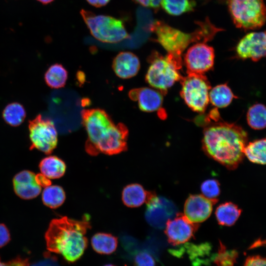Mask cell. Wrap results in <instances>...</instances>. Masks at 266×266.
Returning <instances> with one entry per match:
<instances>
[{"label":"cell","mask_w":266,"mask_h":266,"mask_svg":"<svg viewBox=\"0 0 266 266\" xmlns=\"http://www.w3.org/2000/svg\"><path fill=\"white\" fill-rule=\"evenodd\" d=\"M210 123L203 130L202 148L206 155L228 169H236L242 161L247 145V133L234 123L218 121L219 113L213 110Z\"/></svg>","instance_id":"obj_1"},{"label":"cell","mask_w":266,"mask_h":266,"mask_svg":"<svg viewBox=\"0 0 266 266\" xmlns=\"http://www.w3.org/2000/svg\"><path fill=\"white\" fill-rule=\"evenodd\" d=\"M81 115L88 135L85 150L89 154L112 155L127 150L129 131L125 124H115L109 115L100 108L83 109Z\"/></svg>","instance_id":"obj_2"},{"label":"cell","mask_w":266,"mask_h":266,"mask_svg":"<svg viewBox=\"0 0 266 266\" xmlns=\"http://www.w3.org/2000/svg\"><path fill=\"white\" fill-rule=\"evenodd\" d=\"M91 228L88 217L75 220L63 217L53 219L45 234L47 249L69 263L79 260L87 248L86 234Z\"/></svg>","instance_id":"obj_3"},{"label":"cell","mask_w":266,"mask_h":266,"mask_svg":"<svg viewBox=\"0 0 266 266\" xmlns=\"http://www.w3.org/2000/svg\"><path fill=\"white\" fill-rule=\"evenodd\" d=\"M198 27L193 32L187 33L173 28L162 21L151 24L150 29L156 34L155 40L175 57L181 58L184 50L193 42H204L212 39L218 29L209 20L198 23Z\"/></svg>","instance_id":"obj_4"},{"label":"cell","mask_w":266,"mask_h":266,"mask_svg":"<svg viewBox=\"0 0 266 266\" xmlns=\"http://www.w3.org/2000/svg\"><path fill=\"white\" fill-rule=\"evenodd\" d=\"M150 65L145 75L146 81L165 94L167 90L182 76L179 72L182 59L167 53L163 56L153 52L148 58Z\"/></svg>","instance_id":"obj_5"},{"label":"cell","mask_w":266,"mask_h":266,"mask_svg":"<svg viewBox=\"0 0 266 266\" xmlns=\"http://www.w3.org/2000/svg\"><path fill=\"white\" fill-rule=\"evenodd\" d=\"M80 13L91 34L97 40L115 43L130 38L122 20L113 17L96 15L82 9Z\"/></svg>","instance_id":"obj_6"},{"label":"cell","mask_w":266,"mask_h":266,"mask_svg":"<svg viewBox=\"0 0 266 266\" xmlns=\"http://www.w3.org/2000/svg\"><path fill=\"white\" fill-rule=\"evenodd\" d=\"M235 26L244 30L259 29L266 22L265 0H226Z\"/></svg>","instance_id":"obj_7"},{"label":"cell","mask_w":266,"mask_h":266,"mask_svg":"<svg viewBox=\"0 0 266 266\" xmlns=\"http://www.w3.org/2000/svg\"><path fill=\"white\" fill-rule=\"evenodd\" d=\"M180 95L187 105L193 110L203 113L209 101L211 86L204 74L189 73L180 80Z\"/></svg>","instance_id":"obj_8"},{"label":"cell","mask_w":266,"mask_h":266,"mask_svg":"<svg viewBox=\"0 0 266 266\" xmlns=\"http://www.w3.org/2000/svg\"><path fill=\"white\" fill-rule=\"evenodd\" d=\"M30 150L34 148L46 154H51L58 143V133L53 122L41 114L29 122Z\"/></svg>","instance_id":"obj_9"},{"label":"cell","mask_w":266,"mask_h":266,"mask_svg":"<svg viewBox=\"0 0 266 266\" xmlns=\"http://www.w3.org/2000/svg\"><path fill=\"white\" fill-rule=\"evenodd\" d=\"M213 48L204 42H198L191 46L184 56L187 73L204 74L214 65Z\"/></svg>","instance_id":"obj_10"},{"label":"cell","mask_w":266,"mask_h":266,"mask_svg":"<svg viewBox=\"0 0 266 266\" xmlns=\"http://www.w3.org/2000/svg\"><path fill=\"white\" fill-rule=\"evenodd\" d=\"M145 218L147 223L156 229H163L167 221L173 218L178 213L174 203L156 194L146 202Z\"/></svg>","instance_id":"obj_11"},{"label":"cell","mask_w":266,"mask_h":266,"mask_svg":"<svg viewBox=\"0 0 266 266\" xmlns=\"http://www.w3.org/2000/svg\"><path fill=\"white\" fill-rule=\"evenodd\" d=\"M199 227V224L192 222L184 214L177 213L167 221L165 232L168 242L177 246L188 242L194 236Z\"/></svg>","instance_id":"obj_12"},{"label":"cell","mask_w":266,"mask_h":266,"mask_svg":"<svg viewBox=\"0 0 266 266\" xmlns=\"http://www.w3.org/2000/svg\"><path fill=\"white\" fill-rule=\"evenodd\" d=\"M236 52L240 59L254 62L266 57V31L247 33L237 43Z\"/></svg>","instance_id":"obj_13"},{"label":"cell","mask_w":266,"mask_h":266,"mask_svg":"<svg viewBox=\"0 0 266 266\" xmlns=\"http://www.w3.org/2000/svg\"><path fill=\"white\" fill-rule=\"evenodd\" d=\"M218 200L209 199L201 195H190L184 206L185 216L192 222L198 224L211 215L213 206Z\"/></svg>","instance_id":"obj_14"},{"label":"cell","mask_w":266,"mask_h":266,"mask_svg":"<svg viewBox=\"0 0 266 266\" xmlns=\"http://www.w3.org/2000/svg\"><path fill=\"white\" fill-rule=\"evenodd\" d=\"M129 98L138 102L139 109L145 112L158 110L163 103V94L148 87L133 89L129 92Z\"/></svg>","instance_id":"obj_15"},{"label":"cell","mask_w":266,"mask_h":266,"mask_svg":"<svg viewBox=\"0 0 266 266\" xmlns=\"http://www.w3.org/2000/svg\"><path fill=\"white\" fill-rule=\"evenodd\" d=\"M13 184L15 194L25 200L36 198L41 191V187L36 181L35 174L30 170H24L16 174Z\"/></svg>","instance_id":"obj_16"},{"label":"cell","mask_w":266,"mask_h":266,"mask_svg":"<svg viewBox=\"0 0 266 266\" xmlns=\"http://www.w3.org/2000/svg\"><path fill=\"white\" fill-rule=\"evenodd\" d=\"M112 67L118 77L122 79H129L137 74L140 64L138 58L134 54L123 51L115 57Z\"/></svg>","instance_id":"obj_17"},{"label":"cell","mask_w":266,"mask_h":266,"mask_svg":"<svg viewBox=\"0 0 266 266\" xmlns=\"http://www.w3.org/2000/svg\"><path fill=\"white\" fill-rule=\"evenodd\" d=\"M155 193L146 191L137 183L129 184L123 190L122 199L124 204L129 207H137L146 203Z\"/></svg>","instance_id":"obj_18"},{"label":"cell","mask_w":266,"mask_h":266,"mask_svg":"<svg viewBox=\"0 0 266 266\" xmlns=\"http://www.w3.org/2000/svg\"><path fill=\"white\" fill-rule=\"evenodd\" d=\"M94 250L100 254L110 255L115 251L118 245V238L110 233H98L91 238Z\"/></svg>","instance_id":"obj_19"},{"label":"cell","mask_w":266,"mask_h":266,"mask_svg":"<svg viewBox=\"0 0 266 266\" xmlns=\"http://www.w3.org/2000/svg\"><path fill=\"white\" fill-rule=\"evenodd\" d=\"M39 167L42 174L49 179L61 177L66 169L65 162L55 156H50L43 158L39 163Z\"/></svg>","instance_id":"obj_20"},{"label":"cell","mask_w":266,"mask_h":266,"mask_svg":"<svg viewBox=\"0 0 266 266\" xmlns=\"http://www.w3.org/2000/svg\"><path fill=\"white\" fill-rule=\"evenodd\" d=\"M241 209L231 202H227L219 205L215 214L218 224L222 226L233 225L239 217Z\"/></svg>","instance_id":"obj_21"},{"label":"cell","mask_w":266,"mask_h":266,"mask_svg":"<svg viewBox=\"0 0 266 266\" xmlns=\"http://www.w3.org/2000/svg\"><path fill=\"white\" fill-rule=\"evenodd\" d=\"M67 78V71L61 64L58 63L51 66L44 74V80L46 84L54 89L64 87Z\"/></svg>","instance_id":"obj_22"},{"label":"cell","mask_w":266,"mask_h":266,"mask_svg":"<svg viewBox=\"0 0 266 266\" xmlns=\"http://www.w3.org/2000/svg\"><path fill=\"white\" fill-rule=\"evenodd\" d=\"M244 154L252 163L266 165V137L249 142L244 148Z\"/></svg>","instance_id":"obj_23"},{"label":"cell","mask_w":266,"mask_h":266,"mask_svg":"<svg viewBox=\"0 0 266 266\" xmlns=\"http://www.w3.org/2000/svg\"><path fill=\"white\" fill-rule=\"evenodd\" d=\"M227 84L217 85L213 88L209 93L211 103L218 108L228 106L233 98H236Z\"/></svg>","instance_id":"obj_24"},{"label":"cell","mask_w":266,"mask_h":266,"mask_svg":"<svg viewBox=\"0 0 266 266\" xmlns=\"http://www.w3.org/2000/svg\"><path fill=\"white\" fill-rule=\"evenodd\" d=\"M65 199V192L60 186H48L45 188L42 192V200L43 204L51 208L59 207L64 203Z\"/></svg>","instance_id":"obj_25"},{"label":"cell","mask_w":266,"mask_h":266,"mask_svg":"<svg viewBox=\"0 0 266 266\" xmlns=\"http://www.w3.org/2000/svg\"><path fill=\"white\" fill-rule=\"evenodd\" d=\"M2 117L4 121L11 126L17 127L24 121L26 112L23 106L17 102L7 104L4 108Z\"/></svg>","instance_id":"obj_26"},{"label":"cell","mask_w":266,"mask_h":266,"mask_svg":"<svg viewBox=\"0 0 266 266\" xmlns=\"http://www.w3.org/2000/svg\"><path fill=\"white\" fill-rule=\"evenodd\" d=\"M247 121L248 125L254 130L266 128V106L256 103L249 107L247 113Z\"/></svg>","instance_id":"obj_27"},{"label":"cell","mask_w":266,"mask_h":266,"mask_svg":"<svg viewBox=\"0 0 266 266\" xmlns=\"http://www.w3.org/2000/svg\"><path fill=\"white\" fill-rule=\"evenodd\" d=\"M161 5L168 14L178 16L193 11L196 3L193 0H162Z\"/></svg>","instance_id":"obj_28"},{"label":"cell","mask_w":266,"mask_h":266,"mask_svg":"<svg viewBox=\"0 0 266 266\" xmlns=\"http://www.w3.org/2000/svg\"><path fill=\"white\" fill-rule=\"evenodd\" d=\"M237 257L236 251L227 249L220 241L218 251L213 260L216 266H234Z\"/></svg>","instance_id":"obj_29"},{"label":"cell","mask_w":266,"mask_h":266,"mask_svg":"<svg viewBox=\"0 0 266 266\" xmlns=\"http://www.w3.org/2000/svg\"><path fill=\"white\" fill-rule=\"evenodd\" d=\"M200 190L204 197L211 200H218L220 194V184L215 179H207L201 183Z\"/></svg>","instance_id":"obj_30"},{"label":"cell","mask_w":266,"mask_h":266,"mask_svg":"<svg viewBox=\"0 0 266 266\" xmlns=\"http://www.w3.org/2000/svg\"><path fill=\"white\" fill-rule=\"evenodd\" d=\"M154 257L147 250L139 251L134 258V266H155Z\"/></svg>","instance_id":"obj_31"},{"label":"cell","mask_w":266,"mask_h":266,"mask_svg":"<svg viewBox=\"0 0 266 266\" xmlns=\"http://www.w3.org/2000/svg\"><path fill=\"white\" fill-rule=\"evenodd\" d=\"M121 240L123 249L131 256H134L139 251L138 242L133 238L124 235Z\"/></svg>","instance_id":"obj_32"},{"label":"cell","mask_w":266,"mask_h":266,"mask_svg":"<svg viewBox=\"0 0 266 266\" xmlns=\"http://www.w3.org/2000/svg\"><path fill=\"white\" fill-rule=\"evenodd\" d=\"M243 266H266V257L249 256L246 259Z\"/></svg>","instance_id":"obj_33"},{"label":"cell","mask_w":266,"mask_h":266,"mask_svg":"<svg viewBox=\"0 0 266 266\" xmlns=\"http://www.w3.org/2000/svg\"><path fill=\"white\" fill-rule=\"evenodd\" d=\"M28 259L17 257L7 262H2L0 258V266H29Z\"/></svg>","instance_id":"obj_34"},{"label":"cell","mask_w":266,"mask_h":266,"mask_svg":"<svg viewBox=\"0 0 266 266\" xmlns=\"http://www.w3.org/2000/svg\"><path fill=\"white\" fill-rule=\"evenodd\" d=\"M10 240L8 229L3 224H0V247L7 244Z\"/></svg>","instance_id":"obj_35"},{"label":"cell","mask_w":266,"mask_h":266,"mask_svg":"<svg viewBox=\"0 0 266 266\" xmlns=\"http://www.w3.org/2000/svg\"><path fill=\"white\" fill-rule=\"evenodd\" d=\"M135 2L141 4V5L150 7L154 9L159 8L162 0H133Z\"/></svg>","instance_id":"obj_36"},{"label":"cell","mask_w":266,"mask_h":266,"mask_svg":"<svg viewBox=\"0 0 266 266\" xmlns=\"http://www.w3.org/2000/svg\"><path fill=\"white\" fill-rule=\"evenodd\" d=\"M35 179L37 184L41 187L45 188L51 184L50 179L42 173L35 174Z\"/></svg>","instance_id":"obj_37"},{"label":"cell","mask_w":266,"mask_h":266,"mask_svg":"<svg viewBox=\"0 0 266 266\" xmlns=\"http://www.w3.org/2000/svg\"><path fill=\"white\" fill-rule=\"evenodd\" d=\"M91 5L100 7L106 5L110 0H86Z\"/></svg>","instance_id":"obj_38"},{"label":"cell","mask_w":266,"mask_h":266,"mask_svg":"<svg viewBox=\"0 0 266 266\" xmlns=\"http://www.w3.org/2000/svg\"><path fill=\"white\" fill-rule=\"evenodd\" d=\"M262 246H266V239H257L249 247V249H253Z\"/></svg>","instance_id":"obj_39"},{"label":"cell","mask_w":266,"mask_h":266,"mask_svg":"<svg viewBox=\"0 0 266 266\" xmlns=\"http://www.w3.org/2000/svg\"><path fill=\"white\" fill-rule=\"evenodd\" d=\"M44 4H47L52 2L54 0H36Z\"/></svg>","instance_id":"obj_40"},{"label":"cell","mask_w":266,"mask_h":266,"mask_svg":"<svg viewBox=\"0 0 266 266\" xmlns=\"http://www.w3.org/2000/svg\"><path fill=\"white\" fill-rule=\"evenodd\" d=\"M103 266H115L114 265H112V264H107V265H104Z\"/></svg>","instance_id":"obj_41"}]
</instances>
